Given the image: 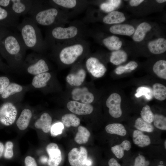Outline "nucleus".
I'll list each match as a JSON object with an SVG mask.
<instances>
[{"label": "nucleus", "mask_w": 166, "mask_h": 166, "mask_svg": "<svg viewBox=\"0 0 166 166\" xmlns=\"http://www.w3.org/2000/svg\"><path fill=\"white\" fill-rule=\"evenodd\" d=\"M16 28L27 49L38 52L45 48L40 30L38 25L30 17L24 18Z\"/></svg>", "instance_id": "f257e3e1"}, {"label": "nucleus", "mask_w": 166, "mask_h": 166, "mask_svg": "<svg viewBox=\"0 0 166 166\" xmlns=\"http://www.w3.org/2000/svg\"><path fill=\"white\" fill-rule=\"evenodd\" d=\"M26 49L19 34L10 31L0 43V53L10 62L21 61Z\"/></svg>", "instance_id": "f03ea898"}, {"label": "nucleus", "mask_w": 166, "mask_h": 166, "mask_svg": "<svg viewBox=\"0 0 166 166\" xmlns=\"http://www.w3.org/2000/svg\"><path fill=\"white\" fill-rule=\"evenodd\" d=\"M58 14L56 8H45L42 1L33 0L31 8L28 14L38 25L49 26L54 24Z\"/></svg>", "instance_id": "7ed1b4c3"}, {"label": "nucleus", "mask_w": 166, "mask_h": 166, "mask_svg": "<svg viewBox=\"0 0 166 166\" xmlns=\"http://www.w3.org/2000/svg\"><path fill=\"white\" fill-rule=\"evenodd\" d=\"M83 51V48L82 46L79 44L65 47L60 52V59L61 61L64 64H72L82 54Z\"/></svg>", "instance_id": "20e7f679"}, {"label": "nucleus", "mask_w": 166, "mask_h": 166, "mask_svg": "<svg viewBox=\"0 0 166 166\" xmlns=\"http://www.w3.org/2000/svg\"><path fill=\"white\" fill-rule=\"evenodd\" d=\"M17 114V109L12 103H4L0 107V122L6 126L12 125L15 121Z\"/></svg>", "instance_id": "39448f33"}, {"label": "nucleus", "mask_w": 166, "mask_h": 166, "mask_svg": "<svg viewBox=\"0 0 166 166\" xmlns=\"http://www.w3.org/2000/svg\"><path fill=\"white\" fill-rule=\"evenodd\" d=\"M87 156V151L85 147L74 148L68 153V160L71 166H84Z\"/></svg>", "instance_id": "423d86ee"}, {"label": "nucleus", "mask_w": 166, "mask_h": 166, "mask_svg": "<svg viewBox=\"0 0 166 166\" xmlns=\"http://www.w3.org/2000/svg\"><path fill=\"white\" fill-rule=\"evenodd\" d=\"M77 33V28L74 26H70L67 28L56 26L51 30L50 36L54 39H65L74 37Z\"/></svg>", "instance_id": "0eeeda50"}, {"label": "nucleus", "mask_w": 166, "mask_h": 166, "mask_svg": "<svg viewBox=\"0 0 166 166\" xmlns=\"http://www.w3.org/2000/svg\"><path fill=\"white\" fill-rule=\"evenodd\" d=\"M32 0H11L9 9L15 15L19 17L28 14L33 3Z\"/></svg>", "instance_id": "6e6552de"}, {"label": "nucleus", "mask_w": 166, "mask_h": 166, "mask_svg": "<svg viewBox=\"0 0 166 166\" xmlns=\"http://www.w3.org/2000/svg\"><path fill=\"white\" fill-rule=\"evenodd\" d=\"M19 18L10 10L0 6V26L8 29L16 28Z\"/></svg>", "instance_id": "1a4fd4ad"}, {"label": "nucleus", "mask_w": 166, "mask_h": 166, "mask_svg": "<svg viewBox=\"0 0 166 166\" xmlns=\"http://www.w3.org/2000/svg\"><path fill=\"white\" fill-rule=\"evenodd\" d=\"M121 96L116 93L110 95L106 100V104L109 109V113L114 118H119L122 114L121 107Z\"/></svg>", "instance_id": "9d476101"}, {"label": "nucleus", "mask_w": 166, "mask_h": 166, "mask_svg": "<svg viewBox=\"0 0 166 166\" xmlns=\"http://www.w3.org/2000/svg\"><path fill=\"white\" fill-rule=\"evenodd\" d=\"M86 66L88 71L94 77L99 78L105 74L107 69L97 58L90 57L87 60Z\"/></svg>", "instance_id": "9b49d317"}, {"label": "nucleus", "mask_w": 166, "mask_h": 166, "mask_svg": "<svg viewBox=\"0 0 166 166\" xmlns=\"http://www.w3.org/2000/svg\"><path fill=\"white\" fill-rule=\"evenodd\" d=\"M49 157L47 163L49 166H58L62 160L61 151L57 144L51 143L46 147Z\"/></svg>", "instance_id": "f8f14e48"}, {"label": "nucleus", "mask_w": 166, "mask_h": 166, "mask_svg": "<svg viewBox=\"0 0 166 166\" xmlns=\"http://www.w3.org/2000/svg\"><path fill=\"white\" fill-rule=\"evenodd\" d=\"M67 107L71 112L79 115L89 114L92 113L93 109V106L90 104L81 103L75 101L69 102Z\"/></svg>", "instance_id": "ddd939ff"}, {"label": "nucleus", "mask_w": 166, "mask_h": 166, "mask_svg": "<svg viewBox=\"0 0 166 166\" xmlns=\"http://www.w3.org/2000/svg\"><path fill=\"white\" fill-rule=\"evenodd\" d=\"M72 98L75 101H80L82 103L89 104L93 101V94L89 92L86 87L77 88L73 89L71 93Z\"/></svg>", "instance_id": "4468645a"}, {"label": "nucleus", "mask_w": 166, "mask_h": 166, "mask_svg": "<svg viewBox=\"0 0 166 166\" xmlns=\"http://www.w3.org/2000/svg\"><path fill=\"white\" fill-rule=\"evenodd\" d=\"M49 70L48 66L45 60L40 58L29 65L27 67L28 72L31 74L37 75L46 72Z\"/></svg>", "instance_id": "2eb2a0df"}, {"label": "nucleus", "mask_w": 166, "mask_h": 166, "mask_svg": "<svg viewBox=\"0 0 166 166\" xmlns=\"http://www.w3.org/2000/svg\"><path fill=\"white\" fill-rule=\"evenodd\" d=\"M85 77V71L83 69H80L76 73L68 74L66 77V81L71 86H79L84 81Z\"/></svg>", "instance_id": "dca6fc26"}, {"label": "nucleus", "mask_w": 166, "mask_h": 166, "mask_svg": "<svg viewBox=\"0 0 166 166\" xmlns=\"http://www.w3.org/2000/svg\"><path fill=\"white\" fill-rule=\"evenodd\" d=\"M52 121L51 117L48 113H45L35 122L34 126L37 128L42 129L44 132L48 133L50 131Z\"/></svg>", "instance_id": "f3484780"}, {"label": "nucleus", "mask_w": 166, "mask_h": 166, "mask_svg": "<svg viewBox=\"0 0 166 166\" xmlns=\"http://www.w3.org/2000/svg\"><path fill=\"white\" fill-rule=\"evenodd\" d=\"M148 47L149 51L152 53L159 54L166 50V40L164 38H159L150 42Z\"/></svg>", "instance_id": "a211bd4d"}, {"label": "nucleus", "mask_w": 166, "mask_h": 166, "mask_svg": "<svg viewBox=\"0 0 166 166\" xmlns=\"http://www.w3.org/2000/svg\"><path fill=\"white\" fill-rule=\"evenodd\" d=\"M109 30L114 34L129 36L134 33L135 29L131 25L123 24L113 26L110 27Z\"/></svg>", "instance_id": "6ab92c4d"}, {"label": "nucleus", "mask_w": 166, "mask_h": 166, "mask_svg": "<svg viewBox=\"0 0 166 166\" xmlns=\"http://www.w3.org/2000/svg\"><path fill=\"white\" fill-rule=\"evenodd\" d=\"M32 116L31 110L25 109L22 112L16 121V124L18 128L22 130L25 129L28 127Z\"/></svg>", "instance_id": "aec40b11"}, {"label": "nucleus", "mask_w": 166, "mask_h": 166, "mask_svg": "<svg viewBox=\"0 0 166 166\" xmlns=\"http://www.w3.org/2000/svg\"><path fill=\"white\" fill-rule=\"evenodd\" d=\"M133 141L134 143L140 147H144L149 145L151 140L149 137L144 135L141 131L135 130L132 135Z\"/></svg>", "instance_id": "412c9836"}, {"label": "nucleus", "mask_w": 166, "mask_h": 166, "mask_svg": "<svg viewBox=\"0 0 166 166\" xmlns=\"http://www.w3.org/2000/svg\"><path fill=\"white\" fill-rule=\"evenodd\" d=\"M125 18L124 14L118 11H112L105 16L103 21L107 24L119 23L124 22Z\"/></svg>", "instance_id": "4be33fe9"}, {"label": "nucleus", "mask_w": 166, "mask_h": 166, "mask_svg": "<svg viewBox=\"0 0 166 166\" xmlns=\"http://www.w3.org/2000/svg\"><path fill=\"white\" fill-rule=\"evenodd\" d=\"M51 76L48 72H45L35 75L33 78L32 85L36 88H40L46 86Z\"/></svg>", "instance_id": "5701e85b"}, {"label": "nucleus", "mask_w": 166, "mask_h": 166, "mask_svg": "<svg viewBox=\"0 0 166 166\" xmlns=\"http://www.w3.org/2000/svg\"><path fill=\"white\" fill-rule=\"evenodd\" d=\"M151 28V26L147 22L141 23L135 31L132 37L133 40L137 42L141 41L144 38L147 32L150 30Z\"/></svg>", "instance_id": "b1692460"}, {"label": "nucleus", "mask_w": 166, "mask_h": 166, "mask_svg": "<svg viewBox=\"0 0 166 166\" xmlns=\"http://www.w3.org/2000/svg\"><path fill=\"white\" fill-rule=\"evenodd\" d=\"M104 45L110 50H118L122 45V42L118 37L112 36L105 38L103 41Z\"/></svg>", "instance_id": "393cba45"}, {"label": "nucleus", "mask_w": 166, "mask_h": 166, "mask_svg": "<svg viewBox=\"0 0 166 166\" xmlns=\"http://www.w3.org/2000/svg\"><path fill=\"white\" fill-rule=\"evenodd\" d=\"M130 142L128 140H124L121 143L111 148V150L115 155L119 159L122 158L124 155V150L128 151L131 148Z\"/></svg>", "instance_id": "a878e982"}, {"label": "nucleus", "mask_w": 166, "mask_h": 166, "mask_svg": "<svg viewBox=\"0 0 166 166\" xmlns=\"http://www.w3.org/2000/svg\"><path fill=\"white\" fill-rule=\"evenodd\" d=\"M90 136L89 131L85 127L81 126L78 128V132L74 138V140L79 144L86 143Z\"/></svg>", "instance_id": "bb28decb"}, {"label": "nucleus", "mask_w": 166, "mask_h": 166, "mask_svg": "<svg viewBox=\"0 0 166 166\" xmlns=\"http://www.w3.org/2000/svg\"><path fill=\"white\" fill-rule=\"evenodd\" d=\"M127 57L126 53L124 51L122 50H116L112 52L110 61L113 64L118 65L125 62Z\"/></svg>", "instance_id": "cd10ccee"}, {"label": "nucleus", "mask_w": 166, "mask_h": 166, "mask_svg": "<svg viewBox=\"0 0 166 166\" xmlns=\"http://www.w3.org/2000/svg\"><path fill=\"white\" fill-rule=\"evenodd\" d=\"M105 129L106 132L110 134H115L121 136H124L126 131L124 126L119 123H113L107 125Z\"/></svg>", "instance_id": "c85d7f7f"}, {"label": "nucleus", "mask_w": 166, "mask_h": 166, "mask_svg": "<svg viewBox=\"0 0 166 166\" xmlns=\"http://www.w3.org/2000/svg\"><path fill=\"white\" fill-rule=\"evenodd\" d=\"M62 123L67 128L71 126L76 127L80 124V119L74 114H67L63 115L61 117Z\"/></svg>", "instance_id": "c756f323"}, {"label": "nucleus", "mask_w": 166, "mask_h": 166, "mask_svg": "<svg viewBox=\"0 0 166 166\" xmlns=\"http://www.w3.org/2000/svg\"><path fill=\"white\" fill-rule=\"evenodd\" d=\"M153 94L157 100L162 101L166 98V87L164 85L156 83L152 86Z\"/></svg>", "instance_id": "7c9ffc66"}, {"label": "nucleus", "mask_w": 166, "mask_h": 166, "mask_svg": "<svg viewBox=\"0 0 166 166\" xmlns=\"http://www.w3.org/2000/svg\"><path fill=\"white\" fill-rule=\"evenodd\" d=\"M153 70L159 77L166 79V61L160 60L156 62L153 65Z\"/></svg>", "instance_id": "2f4dec72"}, {"label": "nucleus", "mask_w": 166, "mask_h": 166, "mask_svg": "<svg viewBox=\"0 0 166 166\" xmlns=\"http://www.w3.org/2000/svg\"><path fill=\"white\" fill-rule=\"evenodd\" d=\"M22 89V87L15 83L10 84L1 94L2 97L6 99L15 93L21 92Z\"/></svg>", "instance_id": "473e14b6"}, {"label": "nucleus", "mask_w": 166, "mask_h": 166, "mask_svg": "<svg viewBox=\"0 0 166 166\" xmlns=\"http://www.w3.org/2000/svg\"><path fill=\"white\" fill-rule=\"evenodd\" d=\"M135 126L140 131L151 132L154 130L153 126L151 123L145 121L141 118L136 120Z\"/></svg>", "instance_id": "72a5a7b5"}, {"label": "nucleus", "mask_w": 166, "mask_h": 166, "mask_svg": "<svg viewBox=\"0 0 166 166\" xmlns=\"http://www.w3.org/2000/svg\"><path fill=\"white\" fill-rule=\"evenodd\" d=\"M138 66L137 63L134 61H131L124 66H119L115 70L118 75H121L124 73L130 72L135 70Z\"/></svg>", "instance_id": "f704fd0d"}, {"label": "nucleus", "mask_w": 166, "mask_h": 166, "mask_svg": "<svg viewBox=\"0 0 166 166\" xmlns=\"http://www.w3.org/2000/svg\"><path fill=\"white\" fill-rule=\"evenodd\" d=\"M135 96L139 98L144 96L148 100H151L153 96L152 90L150 88L147 87L141 86L138 87L136 90Z\"/></svg>", "instance_id": "c9c22d12"}, {"label": "nucleus", "mask_w": 166, "mask_h": 166, "mask_svg": "<svg viewBox=\"0 0 166 166\" xmlns=\"http://www.w3.org/2000/svg\"><path fill=\"white\" fill-rule=\"evenodd\" d=\"M121 0H110L106 2L102 3L100 6V8L102 10L109 12L113 11L120 4Z\"/></svg>", "instance_id": "e433bc0d"}, {"label": "nucleus", "mask_w": 166, "mask_h": 166, "mask_svg": "<svg viewBox=\"0 0 166 166\" xmlns=\"http://www.w3.org/2000/svg\"><path fill=\"white\" fill-rule=\"evenodd\" d=\"M140 115L142 118L145 121L150 123L153 121L154 115L148 105H146L143 108Z\"/></svg>", "instance_id": "4c0bfd02"}, {"label": "nucleus", "mask_w": 166, "mask_h": 166, "mask_svg": "<svg viewBox=\"0 0 166 166\" xmlns=\"http://www.w3.org/2000/svg\"><path fill=\"white\" fill-rule=\"evenodd\" d=\"M155 126L159 129H166V118L164 116L157 114L154 115L153 120Z\"/></svg>", "instance_id": "58836bf2"}, {"label": "nucleus", "mask_w": 166, "mask_h": 166, "mask_svg": "<svg viewBox=\"0 0 166 166\" xmlns=\"http://www.w3.org/2000/svg\"><path fill=\"white\" fill-rule=\"evenodd\" d=\"M64 128V124L62 122H57L51 126L50 129V134L52 136L55 137L61 134Z\"/></svg>", "instance_id": "ea45409f"}, {"label": "nucleus", "mask_w": 166, "mask_h": 166, "mask_svg": "<svg viewBox=\"0 0 166 166\" xmlns=\"http://www.w3.org/2000/svg\"><path fill=\"white\" fill-rule=\"evenodd\" d=\"M52 2L57 5L67 8L74 7L77 3L75 0H53Z\"/></svg>", "instance_id": "a19ab883"}, {"label": "nucleus", "mask_w": 166, "mask_h": 166, "mask_svg": "<svg viewBox=\"0 0 166 166\" xmlns=\"http://www.w3.org/2000/svg\"><path fill=\"white\" fill-rule=\"evenodd\" d=\"M13 147V144L12 142L8 141L6 143L4 153L6 158L10 159L12 157L14 154Z\"/></svg>", "instance_id": "79ce46f5"}, {"label": "nucleus", "mask_w": 166, "mask_h": 166, "mask_svg": "<svg viewBox=\"0 0 166 166\" xmlns=\"http://www.w3.org/2000/svg\"><path fill=\"white\" fill-rule=\"evenodd\" d=\"M10 80L7 77H0V94L1 95L10 84Z\"/></svg>", "instance_id": "37998d69"}, {"label": "nucleus", "mask_w": 166, "mask_h": 166, "mask_svg": "<svg viewBox=\"0 0 166 166\" xmlns=\"http://www.w3.org/2000/svg\"><path fill=\"white\" fill-rule=\"evenodd\" d=\"M149 162L146 161L145 157L140 155L135 159L134 166H148Z\"/></svg>", "instance_id": "c03bdc74"}, {"label": "nucleus", "mask_w": 166, "mask_h": 166, "mask_svg": "<svg viewBox=\"0 0 166 166\" xmlns=\"http://www.w3.org/2000/svg\"><path fill=\"white\" fill-rule=\"evenodd\" d=\"M24 163L25 166H38L34 158L30 156L25 158Z\"/></svg>", "instance_id": "a18cd8bd"}, {"label": "nucleus", "mask_w": 166, "mask_h": 166, "mask_svg": "<svg viewBox=\"0 0 166 166\" xmlns=\"http://www.w3.org/2000/svg\"><path fill=\"white\" fill-rule=\"evenodd\" d=\"M11 2V0H0V6L9 10Z\"/></svg>", "instance_id": "49530a36"}, {"label": "nucleus", "mask_w": 166, "mask_h": 166, "mask_svg": "<svg viewBox=\"0 0 166 166\" xmlns=\"http://www.w3.org/2000/svg\"><path fill=\"white\" fill-rule=\"evenodd\" d=\"M10 31L9 29L0 26V43L2 38L8 34Z\"/></svg>", "instance_id": "de8ad7c7"}, {"label": "nucleus", "mask_w": 166, "mask_h": 166, "mask_svg": "<svg viewBox=\"0 0 166 166\" xmlns=\"http://www.w3.org/2000/svg\"><path fill=\"white\" fill-rule=\"evenodd\" d=\"M109 166H121L117 160L113 158H111L108 162Z\"/></svg>", "instance_id": "09e8293b"}, {"label": "nucleus", "mask_w": 166, "mask_h": 166, "mask_svg": "<svg viewBox=\"0 0 166 166\" xmlns=\"http://www.w3.org/2000/svg\"><path fill=\"white\" fill-rule=\"evenodd\" d=\"M143 0H131L130 1V5L132 6H136L140 4Z\"/></svg>", "instance_id": "8fccbe9b"}, {"label": "nucleus", "mask_w": 166, "mask_h": 166, "mask_svg": "<svg viewBox=\"0 0 166 166\" xmlns=\"http://www.w3.org/2000/svg\"><path fill=\"white\" fill-rule=\"evenodd\" d=\"M4 149V147L3 143L0 142V158L2 155Z\"/></svg>", "instance_id": "3c124183"}, {"label": "nucleus", "mask_w": 166, "mask_h": 166, "mask_svg": "<svg viewBox=\"0 0 166 166\" xmlns=\"http://www.w3.org/2000/svg\"><path fill=\"white\" fill-rule=\"evenodd\" d=\"M92 161L89 159H87L84 166H91L92 164Z\"/></svg>", "instance_id": "603ef678"}, {"label": "nucleus", "mask_w": 166, "mask_h": 166, "mask_svg": "<svg viewBox=\"0 0 166 166\" xmlns=\"http://www.w3.org/2000/svg\"><path fill=\"white\" fill-rule=\"evenodd\" d=\"M156 2L159 3H162L165 2L166 1L165 0H156Z\"/></svg>", "instance_id": "864d4df0"}, {"label": "nucleus", "mask_w": 166, "mask_h": 166, "mask_svg": "<svg viewBox=\"0 0 166 166\" xmlns=\"http://www.w3.org/2000/svg\"><path fill=\"white\" fill-rule=\"evenodd\" d=\"M166 140H165V141L164 142V146H165V148L166 149Z\"/></svg>", "instance_id": "5fc2aeb1"}, {"label": "nucleus", "mask_w": 166, "mask_h": 166, "mask_svg": "<svg viewBox=\"0 0 166 166\" xmlns=\"http://www.w3.org/2000/svg\"><path fill=\"white\" fill-rule=\"evenodd\" d=\"M2 66V63L1 62V61L0 60V66Z\"/></svg>", "instance_id": "6e6d98bb"}, {"label": "nucleus", "mask_w": 166, "mask_h": 166, "mask_svg": "<svg viewBox=\"0 0 166 166\" xmlns=\"http://www.w3.org/2000/svg\"><path fill=\"white\" fill-rule=\"evenodd\" d=\"M158 166H163V165H159Z\"/></svg>", "instance_id": "4d7b16f0"}]
</instances>
